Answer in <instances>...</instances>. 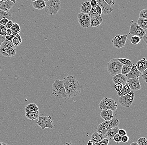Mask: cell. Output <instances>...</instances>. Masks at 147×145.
Returning a JSON list of instances; mask_svg holds the SVG:
<instances>
[{"mask_svg": "<svg viewBox=\"0 0 147 145\" xmlns=\"http://www.w3.org/2000/svg\"><path fill=\"white\" fill-rule=\"evenodd\" d=\"M97 4L101 7L102 11V14L108 15L110 14L113 11V9L111 6L108 5L105 0H98L97 1Z\"/></svg>", "mask_w": 147, "mask_h": 145, "instance_id": "11", "label": "cell"}, {"mask_svg": "<svg viewBox=\"0 0 147 145\" xmlns=\"http://www.w3.org/2000/svg\"><path fill=\"white\" fill-rule=\"evenodd\" d=\"M25 116L27 119L30 120H34L38 118L39 116V111L26 113Z\"/></svg>", "mask_w": 147, "mask_h": 145, "instance_id": "25", "label": "cell"}, {"mask_svg": "<svg viewBox=\"0 0 147 145\" xmlns=\"http://www.w3.org/2000/svg\"><path fill=\"white\" fill-rule=\"evenodd\" d=\"M38 118L39 119L36 122V124L41 128L42 130H43L46 128L51 129L53 128V126L52 125L53 121L50 116L44 117L39 116Z\"/></svg>", "mask_w": 147, "mask_h": 145, "instance_id": "7", "label": "cell"}, {"mask_svg": "<svg viewBox=\"0 0 147 145\" xmlns=\"http://www.w3.org/2000/svg\"><path fill=\"white\" fill-rule=\"evenodd\" d=\"M100 115L105 121H108L113 118V111L107 109H103L102 110Z\"/></svg>", "mask_w": 147, "mask_h": 145, "instance_id": "16", "label": "cell"}, {"mask_svg": "<svg viewBox=\"0 0 147 145\" xmlns=\"http://www.w3.org/2000/svg\"><path fill=\"white\" fill-rule=\"evenodd\" d=\"M131 91V89L130 88L128 85L126 83L125 85L123 86L122 90L117 93V95L119 97L123 96L126 95L129 93Z\"/></svg>", "mask_w": 147, "mask_h": 145, "instance_id": "26", "label": "cell"}, {"mask_svg": "<svg viewBox=\"0 0 147 145\" xmlns=\"http://www.w3.org/2000/svg\"><path fill=\"white\" fill-rule=\"evenodd\" d=\"M14 36L12 34L11 35L8 36H5V38L6 40L8 41H12L13 40Z\"/></svg>", "mask_w": 147, "mask_h": 145, "instance_id": "51", "label": "cell"}, {"mask_svg": "<svg viewBox=\"0 0 147 145\" xmlns=\"http://www.w3.org/2000/svg\"><path fill=\"white\" fill-rule=\"evenodd\" d=\"M138 145H147V140L144 137H141L138 139L137 142Z\"/></svg>", "mask_w": 147, "mask_h": 145, "instance_id": "37", "label": "cell"}, {"mask_svg": "<svg viewBox=\"0 0 147 145\" xmlns=\"http://www.w3.org/2000/svg\"><path fill=\"white\" fill-rule=\"evenodd\" d=\"M131 66H128L126 65H122V68L121 74L123 75H126L128 74L131 70Z\"/></svg>", "mask_w": 147, "mask_h": 145, "instance_id": "35", "label": "cell"}, {"mask_svg": "<svg viewBox=\"0 0 147 145\" xmlns=\"http://www.w3.org/2000/svg\"><path fill=\"white\" fill-rule=\"evenodd\" d=\"M92 6L90 1L84 2L82 3L80 7V10L82 13L88 14L91 9Z\"/></svg>", "mask_w": 147, "mask_h": 145, "instance_id": "20", "label": "cell"}, {"mask_svg": "<svg viewBox=\"0 0 147 145\" xmlns=\"http://www.w3.org/2000/svg\"><path fill=\"white\" fill-rule=\"evenodd\" d=\"M118 60L122 64V65L128 66H131V67L133 65V64L130 60L125 59V58H119L118 59Z\"/></svg>", "mask_w": 147, "mask_h": 145, "instance_id": "33", "label": "cell"}, {"mask_svg": "<svg viewBox=\"0 0 147 145\" xmlns=\"http://www.w3.org/2000/svg\"><path fill=\"white\" fill-rule=\"evenodd\" d=\"M95 9H96V11L98 13L99 15H100L102 14V11L101 8L100 7L99 5H97L95 6Z\"/></svg>", "mask_w": 147, "mask_h": 145, "instance_id": "49", "label": "cell"}, {"mask_svg": "<svg viewBox=\"0 0 147 145\" xmlns=\"http://www.w3.org/2000/svg\"><path fill=\"white\" fill-rule=\"evenodd\" d=\"M140 18L147 19V9H144L140 11L139 14Z\"/></svg>", "mask_w": 147, "mask_h": 145, "instance_id": "39", "label": "cell"}, {"mask_svg": "<svg viewBox=\"0 0 147 145\" xmlns=\"http://www.w3.org/2000/svg\"><path fill=\"white\" fill-rule=\"evenodd\" d=\"M46 7L44 11L49 15H56L60 9L61 1L59 0L45 1Z\"/></svg>", "mask_w": 147, "mask_h": 145, "instance_id": "3", "label": "cell"}, {"mask_svg": "<svg viewBox=\"0 0 147 145\" xmlns=\"http://www.w3.org/2000/svg\"><path fill=\"white\" fill-rule=\"evenodd\" d=\"M107 123L108 124L109 129H110L111 128H113L118 126V125L120 124V121L117 118H113L112 120L108 121H107Z\"/></svg>", "mask_w": 147, "mask_h": 145, "instance_id": "28", "label": "cell"}, {"mask_svg": "<svg viewBox=\"0 0 147 145\" xmlns=\"http://www.w3.org/2000/svg\"><path fill=\"white\" fill-rule=\"evenodd\" d=\"M119 130V128L118 126L113 128L109 129L105 134V135L109 139H113L114 136L118 133Z\"/></svg>", "mask_w": 147, "mask_h": 145, "instance_id": "24", "label": "cell"}, {"mask_svg": "<svg viewBox=\"0 0 147 145\" xmlns=\"http://www.w3.org/2000/svg\"><path fill=\"white\" fill-rule=\"evenodd\" d=\"M118 134L121 136V137L127 135V133L126 130L122 129H119Z\"/></svg>", "mask_w": 147, "mask_h": 145, "instance_id": "45", "label": "cell"}, {"mask_svg": "<svg viewBox=\"0 0 147 145\" xmlns=\"http://www.w3.org/2000/svg\"><path fill=\"white\" fill-rule=\"evenodd\" d=\"M109 143V140L107 138H104L103 140L100 141L97 144L93 145H108Z\"/></svg>", "mask_w": 147, "mask_h": 145, "instance_id": "41", "label": "cell"}, {"mask_svg": "<svg viewBox=\"0 0 147 145\" xmlns=\"http://www.w3.org/2000/svg\"><path fill=\"white\" fill-rule=\"evenodd\" d=\"M138 25L142 29V30H146L147 29V19L139 18L138 19L137 22Z\"/></svg>", "mask_w": 147, "mask_h": 145, "instance_id": "30", "label": "cell"}, {"mask_svg": "<svg viewBox=\"0 0 147 145\" xmlns=\"http://www.w3.org/2000/svg\"><path fill=\"white\" fill-rule=\"evenodd\" d=\"M135 96L134 92L131 91L128 94L119 97L118 99L119 103L123 107H130L134 101Z\"/></svg>", "mask_w": 147, "mask_h": 145, "instance_id": "6", "label": "cell"}, {"mask_svg": "<svg viewBox=\"0 0 147 145\" xmlns=\"http://www.w3.org/2000/svg\"><path fill=\"white\" fill-rule=\"evenodd\" d=\"M90 5L92 7H95L98 4H97V1L96 0H92L90 2Z\"/></svg>", "mask_w": 147, "mask_h": 145, "instance_id": "52", "label": "cell"}, {"mask_svg": "<svg viewBox=\"0 0 147 145\" xmlns=\"http://www.w3.org/2000/svg\"><path fill=\"white\" fill-rule=\"evenodd\" d=\"M112 81L115 84L117 83H120L124 86L127 83V79L126 75H123L122 74H120L113 76Z\"/></svg>", "mask_w": 147, "mask_h": 145, "instance_id": "17", "label": "cell"}, {"mask_svg": "<svg viewBox=\"0 0 147 145\" xmlns=\"http://www.w3.org/2000/svg\"><path fill=\"white\" fill-rule=\"evenodd\" d=\"M143 40L144 42L146 43V44H147V34H146L144 36H143Z\"/></svg>", "mask_w": 147, "mask_h": 145, "instance_id": "54", "label": "cell"}, {"mask_svg": "<svg viewBox=\"0 0 147 145\" xmlns=\"http://www.w3.org/2000/svg\"><path fill=\"white\" fill-rule=\"evenodd\" d=\"M13 24V22L12 21H11V20H10V21H9L8 23L6 24V25H5V28H6V29H7V30H8V29H10L11 27L12 26Z\"/></svg>", "mask_w": 147, "mask_h": 145, "instance_id": "48", "label": "cell"}, {"mask_svg": "<svg viewBox=\"0 0 147 145\" xmlns=\"http://www.w3.org/2000/svg\"><path fill=\"white\" fill-rule=\"evenodd\" d=\"M130 145H138L137 142H133V143H131Z\"/></svg>", "mask_w": 147, "mask_h": 145, "instance_id": "56", "label": "cell"}, {"mask_svg": "<svg viewBox=\"0 0 147 145\" xmlns=\"http://www.w3.org/2000/svg\"><path fill=\"white\" fill-rule=\"evenodd\" d=\"M15 4L11 0L0 1V9L5 12H9L10 10Z\"/></svg>", "mask_w": 147, "mask_h": 145, "instance_id": "13", "label": "cell"}, {"mask_svg": "<svg viewBox=\"0 0 147 145\" xmlns=\"http://www.w3.org/2000/svg\"><path fill=\"white\" fill-rule=\"evenodd\" d=\"M52 94L58 99H66L68 97L63 84V81L55 80L52 84Z\"/></svg>", "mask_w": 147, "mask_h": 145, "instance_id": "2", "label": "cell"}, {"mask_svg": "<svg viewBox=\"0 0 147 145\" xmlns=\"http://www.w3.org/2000/svg\"><path fill=\"white\" fill-rule=\"evenodd\" d=\"M129 140V137L128 136L126 135L122 137L121 141H122L123 143H128V142Z\"/></svg>", "mask_w": 147, "mask_h": 145, "instance_id": "47", "label": "cell"}, {"mask_svg": "<svg viewBox=\"0 0 147 145\" xmlns=\"http://www.w3.org/2000/svg\"><path fill=\"white\" fill-rule=\"evenodd\" d=\"M12 13L10 12H5L0 9V21L4 18L8 19L9 21L11 20L12 17Z\"/></svg>", "mask_w": 147, "mask_h": 145, "instance_id": "31", "label": "cell"}, {"mask_svg": "<svg viewBox=\"0 0 147 145\" xmlns=\"http://www.w3.org/2000/svg\"><path fill=\"white\" fill-rule=\"evenodd\" d=\"M123 85L122 84L117 83L115 84V89L117 92H119L122 89Z\"/></svg>", "mask_w": 147, "mask_h": 145, "instance_id": "42", "label": "cell"}, {"mask_svg": "<svg viewBox=\"0 0 147 145\" xmlns=\"http://www.w3.org/2000/svg\"><path fill=\"white\" fill-rule=\"evenodd\" d=\"M122 65L118 59H112L108 63V72L113 77L121 74Z\"/></svg>", "mask_w": 147, "mask_h": 145, "instance_id": "4", "label": "cell"}, {"mask_svg": "<svg viewBox=\"0 0 147 145\" xmlns=\"http://www.w3.org/2000/svg\"><path fill=\"white\" fill-rule=\"evenodd\" d=\"M109 130L107 121H104L98 126L97 130L98 133L102 136L105 135L107 132Z\"/></svg>", "mask_w": 147, "mask_h": 145, "instance_id": "19", "label": "cell"}, {"mask_svg": "<svg viewBox=\"0 0 147 145\" xmlns=\"http://www.w3.org/2000/svg\"><path fill=\"white\" fill-rule=\"evenodd\" d=\"M104 138V136L102 135L98 132H94L91 137L90 140L93 143V145L96 144Z\"/></svg>", "mask_w": 147, "mask_h": 145, "instance_id": "22", "label": "cell"}, {"mask_svg": "<svg viewBox=\"0 0 147 145\" xmlns=\"http://www.w3.org/2000/svg\"><path fill=\"white\" fill-rule=\"evenodd\" d=\"M0 145H7V144L5 143H0Z\"/></svg>", "mask_w": 147, "mask_h": 145, "instance_id": "57", "label": "cell"}, {"mask_svg": "<svg viewBox=\"0 0 147 145\" xmlns=\"http://www.w3.org/2000/svg\"><path fill=\"white\" fill-rule=\"evenodd\" d=\"M113 139L116 144H118L119 143L121 142L122 137L118 134H117L114 136Z\"/></svg>", "mask_w": 147, "mask_h": 145, "instance_id": "40", "label": "cell"}, {"mask_svg": "<svg viewBox=\"0 0 147 145\" xmlns=\"http://www.w3.org/2000/svg\"><path fill=\"white\" fill-rule=\"evenodd\" d=\"M88 14L90 19L100 16V15H99L98 13L96 11L95 7H92L89 13Z\"/></svg>", "mask_w": 147, "mask_h": 145, "instance_id": "34", "label": "cell"}, {"mask_svg": "<svg viewBox=\"0 0 147 145\" xmlns=\"http://www.w3.org/2000/svg\"><path fill=\"white\" fill-rule=\"evenodd\" d=\"M141 39L139 36H133L131 37L130 42L132 44L134 45H137L139 44L141 42Z\"/></svg>", "mask_w": 147, "mask_h": 145, "instance_id": "36", "label": "cell"}, {"mask_svg": "<svg viewBox=\"0 0 147 145\" xmlns=\"http://www.w3.org/2000/svg\"><path fill=\"white\" fill-rule=\"evenodd\" d=\"M87 145H93V143L90 140H89L88 142Z\"/></svg>", "mask_w": 147, "mask_h": 145, "instance_id": "55", "label": "cell"}, {"mask_svg": "<svg viewBox=\"0 0 147 145\" xmlns=\"http://www.w3.org/2000/svg\"><path fill=\"white\" fill-rule=\"evenodd\" d=\"M62 81L68 97H74L80 93L81 85L75 76H67L63 77Z\"/></svg>", "mask_w": 147, "mask_h": 145, "instance_id": "1", "label": "cell"}, {"mask_svg": "<svg viewBox=\"0 0 147 145\" xmlns=\"http://www.w3.org/2000/svg\"><path fill=\"white\" fill-rule=\"evenodd\" d=\"M6 40L5 39V36H2L0 35V47L1 45L3 43L6 41Z\"/></svg>", "mask_w": 147, "mask_h": 145, "instance_id": "50", "label": "cell"}, {"mask_svg": "<svg viewBox=\"0 0 147 145\" xmlns=\"http://www.w3.org/2000/svg\"><path fill=\"white\" fill-rule=\"evenodd\" d=\"M127 84L131 90L138 91L141 89L139 78L128 79L127 80Z\"/></svg>", "mask_w": 147, "mask_h": 145, "instance_id": "12", "label": "cell"}, {"mask_svg": "<svg viewBox=\"0 0 147 145\" xmlns=\"http://www.w3.org/2000/svg\"><path fill=\"white\" fill-rule=\"evenodd\" d=\"M15 46L13 45L12 41H8L6 40L0 47V53L2 55H4L5 53L12 48H15Z\"/></svg>", "mask_w": 147, "mask_h": 145, "instance_id": "14", "label": "cell"}, {"mask_svg": "<svg viewBox=\"0 0 147 145\" xmlns=\"http://www.w3.org/2000/svg\"><path fill=\"white\" fill-rule=\"evenodd\" d=\"M12 34V31L11 30V29H8V30H7L6 36L11 35Z\"/></svg>", "mask_w": 147, "mask_h": 145, "instance_id": "53", "label": "cell"}, {"mask_svg": "<svg viewBox=\"0 0 147 145\" xmlns=\"http://www.w3.org/2000/svg\"><path fill=\"white\" fill-rule=\"evenodd\" d=\"M24 110L26 113L35 112V111H39V108L36 104L30 103L25 106Z\"/></svg>", "mask_w": 147, "mask_h": 145, "instance_id": "27", "label": "cell"}, {"mask_svg": "<svg viewBox=\"0 0 147 145\" xmlns=\"http://www.w3.org/2000/svg\"><path fill=\"white\" fill-rule=\"evenodd\" d=\"M105 2L109 5L110 6H113L116 3V1L115 0H105Z\"/></svg>", "mask_w": 147, "mask_h": 145, "instance_id": "44", "label": "cell"}, {"mask_svg": "<svg viewBox=\"0 0 147 145\" xmlns=\"http://www.w3.org/2000/svg\"><path fill=\"white\" fill-rule=\"evenodd\" d=\"M137 69L139 72L142 73L143 71L146 70L147 68V60L145 57L142 58V60H139L136 64Z\"/></svg>", "mask_w": 147, "mask_h": 145, "instance_id": "18", "label": "cell"}, {"mask_svg": "<svg viewBox=\"0 0 147 145\" xmlns=\"http://www.w3.org/2000/svg\"><path fill=\"white\" fill-rule=\"evenodd\" d=\"M141 75V73L137 69L136 65L133 64L130 72L126 75L128 79L132 78H139Z\"/></svg>", "mask_w": 147, "mask_h": 145, "instance_id": "15", "label": "cell"}, {"mask_svg": "<svg viewBox=\"0 0 147 145\" xmlns=\"http://www.w3.org/2000/svg\"><path fill=\"white\" fill-rule=\"evenodd\" d=\"M147 70H146L145 71H143L141 73V75H142V79L144 80V81L147 83Z\"/></svg>", "mask_w": 147, "mask_h": 145, "instance_id": "43", "label": "cell"}, {"mask_svg": "<svg viewBox=\"0 0 147 145\" xmlns=\"http://www.w3.org/2000/svg\"><path fill=\"white\" fill-rule=\"evenodd\" d=\"M129 35V34H124L122 35L120 34L116 35L112 41L114 47L117 49H120L125 47L127 37Z\"/></svg>", "mask_w": 147, "mask_h": 145, "instance_id": "8", "label": "cell"}, {"mask_svg": "<svg viewBox=\"0 0 147 145\" xmlns=\"http://www.w3.org/2000/svg\"><path fill=\"white\" fill-rule=\"evenodd\" d=\"M100 108L102 110L103 109H107L116 111L118 107V104L114 100L108 97H105L101 100L98 105Z\"/></svg>", "mask_w": 147, "mask_h": 145, "instance_id": "5", "label": "cell"}, {"mask_svg": "<svg viewBox=\"0 0 147 145\" xmlns=\"http://www.w3.org/2000/svg\"><path fill=\"white\" fill-rule=\"evenodd\" d=\"M6 32L7 29L5 26L0 24V35L3 36H6Z\"/></svg>", "mask_w": 147, "mask_h": 145, "instance_id": "38", "label": "cell"}, {"mask_svg": "<svg viewBox=\"0 0 147 145\" xmlns=\"http://www.w3.org/2000/svg\"><path fill=\"white\" fill-rule=\"evenodd\" d=\"M128 34L133 36H139L142 39L143 36L146 34V30L141 29L138 25L136 22H134L132 23L131 25H130V32Z\"/></svg>", "mask_w": 147, "mask_h": 145, "instance_id": "9", "label": "cell"}, {"mask_svg": "<svg viewBox=\"0 0 147 145\" xmlns=\"http://www.w3.org/2000/svg\"><path fill=\"white\" fill-rule=\"evenodd\" d=\"M103 21V19L101 16L92 18L90 19V26L91 27H99Z\"/></svg>", "mask_w": 147, "mask_h": 145, "instance_id": "23", "label": "cell"}, {"mask_svg": "<svg viewBox=\"0 0 147 145\" xmlns=\"http://www.w3.org/2000/svg\"><path fill=\"white\" fill-rule=\"evenodd\" d=\"M14 36L13 40H12V42L13 43L14 46H18L21 44L22 40L19 34H12Z\"/></svg>", "mask_w": 147, "mask_h": 145, "instance_id": "29", "label": "cell"}, {"mask_svg": "<svg viewBox=\"0 0 147 145\" xmlns=\"http://www.w3.org/2000/svg\"><path fill=\"white\" fill-rule=\"evenodd\" d=\"M78 21L80 25L83 28H88L90 24V18L88 14L80 13L78 15Z\"/></svg>", "mask_w": 147, "mask_h": 145, "instance_id": "10", "label": "cell"}, {"mask_svg": "<svg viewBox=\"0 0 147 145\" xmlns=\"http://www.w3.org/2000/svg\"><path fill=\"white\" fill-rule=\"evenodd\" d=\"M9 20L6 18H4V19H2L0 21V24L1 25L3 26H5L6 24L8 23L9 22Z\"/></svg>", "mask_w": 147, "mask_h": 145, "instance_id": "46", "label": "cell"}, {"mask_svg": "<svg viewBox=\"0 0 147 145\" xmlns=\"http://www.w3.org/2000/svg\"><path fill=\"white\" fill-rule=\"evenodd\" d=\"M33 6L36 9L42 10L46 7L45 1L44 0H35L32 1Z\"/></svg>", "mask_w": 147, "mask_h": 145, "instance_id": "21", "label": "cell"}, {"mask_svg": "<svg viewBox=\"0 0 147 145\" xmlns=\"http://www.w3.org/2000/svg\"><path fill=\"white\" fill-rule=\"evenodd\" d=\"M10 29L12 31V34H19L21 32L20 27L17 23H13V25Z\"/></svg>", "mask_w": 147, "mask_h": 145, "instance_id": "32", "label": "cell"}]
</instances>
